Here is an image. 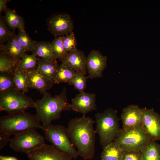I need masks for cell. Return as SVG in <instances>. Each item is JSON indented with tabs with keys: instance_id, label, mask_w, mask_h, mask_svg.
I'll use <instances>...</instances> for the list:
<instances>
[{
	"instance_id": "5b68a950",
	"label": "cell",
	"mask_w": 160,
	"mask_h": 160,
	"mask_svg": "<svg viewBox=\"0 0 160 160\" xmlns=\"http://www.w3.org/2000/svg\"><path fill=\"white\" fill-rule=\"evenodd\" d=\"M152 140L141 125L128 129H120L114 142L124 151L140 152Z\"/></svg>"
},
{
	"instance_id": "83f0119b",
	"label": "cell",
	"mask_w": 160,
	"mask_h": 160,
	"mask_svg": "<svg viewBox=\"0 0 160 160\" xmlns=\"http://www.w3.org/2000/svg\"><path fill=\"white\" fill-rule=\"evenodd\" d=\"M64 36L56 38L50 43L52 51L57 58L60 60L68 53L65 50L63 44Z\"/></svg>"
},
{
	"instance_id": "7a4b0ae2",
	"label": "cell",
	"mask_w": 160,
	"mask_h": 160,
	"mask_svg": "<svg viewBox=\"0 0 160 160\" xmlns=\"http://www.w3.org/2000/svg\"><path fill=\"white\" fill-rule=\"evenodd\" d=\"M35 103L36 115L42 124L51 123L53 120L60 118L62 111L71 109L65 87L60 94L54 96L47 92L43 94L41 99Z\"/></svg>"
},
{
	"instance_id": "d4e9b609",
	"label": "cell",
	"mask_w": 160,
	"mask_h": 160,
	"mask_svg": "<svg viewBox=\"0 0 160 160\" xmlns=\"http://www.w3.org/2000/svg\"><path fill=\"white\" fill-rule=\"evenodd\" d=\"M14 75L15 88L25 93L27 92L29 88L27 73L17 67L14 72Z\"/></svg>"
},
{
	"instance_id": "e0dca14e",
	"label": "cell",
	"mask_w": 160,
	"mask_h": 160,
	"mask_svg": "<svg viewBox=\"0 0 160 160\" xmlns=\"http://www.w3.org/2000/svg\"><path fill=\"white\" fill-rule=\"evenodd\" d=\"M0 51L9 55L18 62L26 52L18 42L17 35L14 31L6 44L0 45Z\"/></svg>"
},
{
	"instance_id": "cb8c5ba5",
	"label": "cell",
	"mask_w": 160,
	"mask_h": 160,
	"mask_svg": "<svg viewBox=\"0 0 160 160\" xmlns=\"http://www.w3.org/2000/svg\"><path fill=\"white\" fill-rule=\"evenodd\" d=\"M35 54L29 55L25 52L18 62L17 68L26 73L36 69L38 58Z\"/></svg>"
},
{
	"instance_id": "6da1fadb",
	"label": "cell",
	"mask_w": 160,
	"mask_h": 160,
	"mask_svg": "<svg viewBox=\"0 0 160 160\" xmlns=\"http://www.w3.org/2000/svg\"><path fill=\"white\" fill-rule=\"evenodd\" d=\"M96 123L85 115L71 119L67 128L70 140L79 156L84 160L91 159L95 152L96 132L93 125Z\"/></svg>"
},
{
	"instance_id": "4316f807",
	"label": "cell",
	"mask_w": 160,
	"mask_h": 160,
	"mask_svg": "<svg viewBox=\"0 0 160 160\" xmlns=\"http://www.w3.org/2000/svg\"><path fill=\"white\" fill-rule=\"evenodd\" d=\"M14 73L0 72V93L15 88Z\"/></svg>"
},
{
	"instance_id": "f1b7e54d",
	"label": "cell",
	"mask_w": 160,
	"mask_h": 160,
	"mask_svg": "<svg viewBox=\"0 0 160 160\" xmlns=\"http://www.w3.org/2000/svg\"><path fill=\"white\" fill-rule=\"evenodd\" d=\"M18 31L17 36L18 42L26 52H31L33 48L35 41L31 39L25 31L20 30H18Z\"/></svg>"
},
{
	"instance_id": "836d02e7",
	"label": "cell",
	"mask_w": 160,
	"mask_h": 160,
	"mask_svg": "<svg viewBox=\"0 0 160 160\" xmlns=\"http://www.w3.org/2000/svg\"><path fill=\"white\" fill-rule=\"evenodd\" d=\"M10 136L7 134L0 132V149H3L10 141Z\"/></svg>"
},
{
	"instance_id": "484cf974",
	"label": "cell",
	"mask_w": 160,
	"mask_h": 160,
	"mask_svg": "<svg viewBox=\"0 0 160 160\" xmlns=\"http://www.w3.org/2000/svg\"><path fill=\"white\" fill-rule=\"evenodd\" d=\"M18 62L7 53L0 51V72L14 73Z\"/></svg>"
},
{
	"instance_id": "2e32d148",
	"label": "cell",
	"mask_w": 160,
	"mask_h": 160,
	"mask_svg": "<svg viewBox=\"0 0 160 160\" xmlns=\"http://www.w3.org/2000/svg\"><path fill=\"white\" fill-rule=\"evenodd\" d=\"M27 73L29 88L38 90L41 94L47 92L55 84L36 69Z\"/></svg>"
},
{
	"instance_id": "8fae6325",
	"label": "cell",
	"mask_w": 160,
	"mask_h": 160,
	"mask_svg": "<svg viewBox=\"0 0 160 160\" xmlns=\"http://www.w3.org/2000/svg\"><path fill=\"white\" fill-rule=\"evenodd\" d=\"M143 114L142 125L152 140H160V115L153 108H141Z\"/></svg>"
},
{
	"instance_id": "4dcf8cb0",
	"label": "cell",
	"mask_w": 160,
	"mask_h": 160,
	"mask_svg": "<svg viewBox=\"0 0 160 160\" xmlns=\"http://www.w3.org/2000/svg\"><path fill=\"white\" fill-rule=\"evenodd\" d=\"M88 76L87 77L82 73L78 72L73 78L71 83L75 89L79 93L84 92L86 87V83Z\"/></svg>"
},
{
	"instance_id": "f546056e",
	"label": "cell",
	"mask_w": 160,
	"mask_h": 160,
	"mask_svg": "<svg viewBox=\"0 0 160 160\" xmlns=\"http://www.w3.org/2000/svg\"><path fill=\"white\" fill-rule=\"evenodd\" d=\"M14 31H11L8 27L5 20L4 17L0 18V45H3L8 41L12 36Z\"/></svg>"
},
{
	"instance_id": "d6a6232c",
	"label": "cell",
	"mask_w": 160,
	"mask_h": 160,
	"mask_svg": "<svg viewBox=\"0 0 160 160\" xmlns=\"http://www.w3.org/2000/svg\"><path fill=\"white\" fill-rule=\"evenodd\" d=\"M122 160H142L140 152L124 151Z\"/></svg>"
},
{
	"instance_id": "603a6c76",
	"label": "cell",
	"mask_w": 160,
	"mask_h": 160,
	"mask_svg": "<svg viewBox=\"0 0 160 160\" xmlns=\"http://www.w3.org/2000/svg\"><path fill=\"white\" fill-rule=\"evenodd\" d=\"M140 153L142 160H160V144L152 140Z\"/></svg>"
},
{
	"instance_id": "4fadbf2b",
	"label": "cell",
	"mask_w": 160,
	"mask_h": 160,
	"mask_svg": "<svg viewBox=\"0 0 160 160\" xmlns=\"http://www.w3.org/2000/svg\"><path fill=\"white\" fill-rule=\"evenodd\" d=\"M96 95L85 92L77 94L71 100V109L85 115L91 111L96 110Z\"/></svg>"
},
{
	"instance_id": "e575fe53",
	"label": "cell",
	"mask_w": 160,
	"mask_h": 160,
	"mask_svg": "<svg viewBox=\"0 0 160 160\" xmlns=\"http://www.w3.org/2000/svg\"><path fill=\"white\" fill-rule=\"evenodd\" d=\"M10 0H0V13L4 11L6 7L7 4Z\"/></svg>"
},
{
	"instance_id": "9a60e30c",
	"label": "cell",
	"mask_w": 160,
	"mask_h": 160,
	"mask_svg": "<svg viewBox=\"0 0 160 160\" xmlns=\"http://www.w3.org/2000/svg\"><path fill=\"white\" fill-rule=\"evenodd\" d=\"M87 58L84 53L76 49L69 52L60 60L72 69L87 74Z\"/></svg>"
},
{
	"instance_id": "30bf717a",
	"label": "cell",
	"mask_w": 160,
	"mask_h": 160,
	"mask_svg": "<svg viewBox=\"0 0 160 160\" xmlns=\"http://www.w3.org/2000/svg\"><path fill=\"white\" fill-rule=\"evenodd\" d=\"M27 155L30 160H71L73 159L52 145L45 144Z\"/></svg>"
},
{
	"instance_id": "3957f363",
	"label": "cell",
	"mask_w": 160,
	"mask_h": 160,
	"mask_svg": "<svg viewBox=\"0 0 160 160\" xmlns=\"http://www.w3.org/2000/svg\"><path fill=\"white\" fill-rule=\"evenodd\" d=\"M41 125L36 114H32L25 111L9 113L0 118V132L9 136L40 128Z\"/></svg>"
},
{
	"instance_id": "ba28073f",
	"label": "cell",
	"mask_w": 160,
	"mask_h": 160,
	"mask_svg": "<svg viewBox=\"0 0 160 160\" xmlns=\"http://www.w3.org/2000/svg\"><path fill=\"white\" fill-rule=\"evenodd\" d=\"M45 138L36 130H30L15 135L10 147L16 152L28 153L44 144Z\"/></svg>"
},
{
	"instance_id": "9c48e42d",
	"label": "cell",
	"mask_w": 160,
	"mask_h": 160,
	"mask_svg": "<svg viewBox=\"0 0 160 160\" xmlns=\"http://www.w3.org/2000/svg\"><path fill=\"white\" fill-rule=\"evenodd\" d=\"M47 28L56 38L64 36L73 32V21L70 16L67 13L54 15L47 20Z\"/></svg>"
},
{
	"instance_id": "7c38bea8",
	"label": "cell",
	"mask_w": 160,
	"mask_h": 160,
	"mask_svg": "<svg viewBox=\"0 0 160 160\" xmlns=\"http://www.w3.org/2000/svg\"><path fill=\"white\" fill-rule=\"evenodd\" d=\"M107 57L98 51L93 49L88 55L87 58V69L90 79L101 78L103 71L107 66Z\"/></svg>"
},
{
	"instance_id": "d6986e66",
	"label": "cell",
	"mask_w": 160,
	"mask_h": 160,
	"mask_svg": "<svg viewBox=\"0 0 160 160\" xmlns=\"http://www.w3.org/2000/svg\"><path fill=\"white\" fill-rule=\"evenodd\" d=\"M59 66L57 62H52L39 58L36 70L55 83V77Z\"/></svg>"
},
{
	"instance_id": "44dd1931",
	"label": "cell",
	"mask_w": 160,
	"mask_h": 160,
	"mask_svg": "<svg viewBox=\"0 0 160 160\" xmlns=\"http://www.w3.org/2000/svg\"><path fill=\"white\" fill-rule=\"evenodd\" d=\"M4 12L6 22L10 29L14 30L17 28L23 31L25 30V22L23 17L17 14L15 11L6 7Z\"/></svg>"
},
{
	"instance_id": "8992f818",
	"label": "cell",
	"mask_w": 160,
	"mask_h": 160,
	"mask_svg": "<svg viewBox=\"0 0 160 160\" xmlns=\"http://www.w3.org/2000/svg\"><path fill=\"white\" fill-rule=\"evenodd\" d=\"M40 129L44 132L45 138L57 149L74 159L79 156L70 140L67 128L50 123L41 125Z\"/></svg>"
},
{
	"instance_id": "277c9868",
	"label": "cell",
	"mask_w": 160,
	"mask_h": 160,
	"mask_svg": "<svg viewBox=\"0 0 160 160\" xmlns=\"http://www.w3.org/2000/svg\"><path fill=\"white\" fill-rule=\"evenodd\" d=\"M116 110L108 108L95 115V131L103 149L114 140L120 128Z\"/></svg>"
},
{
	"instance_id": "5bb4252c",
	"label": "cell",
	"mask_w": 160,
	"mask_h": 160,
	"mask_svg": "<svg viewBox=\"0 0 160 160\" xmlns=\"http://www.w3.org/2000/svg\"><path fill=\"white\" fill-rule=\"evenodd\" d=\"M122 128H131L142 125L143 114L138 105H131L124 108L121 115Z\"/></svg>"
},
{
	"instance_id": "8d00e7d4",
	"label": "cell",
	"mask_w": 160,
	"mask_h": 160,
	"mask_svg": "<svg viewBox=\"0 0 160 160\" xmlns=\"http://www.w3.org/2000/svg\"></svg>"
},
{
	"instance_id": "1f68e13d",
	"label": "cell",
	"mask_w": 160,
	"mask_h": 160,
	"mask_svg": "<svg viewBox=\"0 0 160 160\" xmlns=\"http://www.w3.org/2000/svg\"><path fill=\"white\" fill-rule=\"evenodd\" d=\"M63 44L65 50L68 53L77 49L76 38L73 32L64 36Z\"/></svg>"
},
{
	"instance_id": "ffe728a7",
	"label": "cell",
	"mask_w": 160,
	"mask_h": 160,
	"mask_svg": "<svg viewBox=\"0 0 160 160\" xmlns=\"http://www.w3.org/2000/svg\"><path fill=\"white\" fill-rule=\"evenodd\" d=\"M123 154L124 151L119 145L113 141L103 148L101 160H122Z\"/></svg>"
},
{
	"instance_id": "d590c367",
	"label": "cell",
	"mask_w": 160,
	"mask_h": 160,
	"mask_svg": "<svg viewBox=\"0 0 160 160\" xmlns=\"http://www.w3.org/2000/svg\"><path fill=\"white\" fill-rule=\"evenodd\" d=\"M0 160H19L16 157L11 156L0 155Z\"/></svg>"
},
{
	"instance_id": "7402d4cb",
	"label": "cell",
	"mask_w": 160,
	"mask_h": 160,
	"mask_svg": "<svg viewBox=\"0 0 160 160\" xmlns=\"http://www.w3.org/2000/svg\"><path fill=\"white\" fill-rule=\"evenodd\" d=\"M78 72L62 63L55 77V84L66 83L71 85L72 80Z\"/></svg>"
},
{
	"instance_id": "52a82bcc",
	"label": "cell",
	"mask_w": 160,
	"mask_h": 160,
	"mask_svg": "<svg viewBox=\"0 0 160 160\" xmlns=\"http://www.w3.org/2000/svg\"><path fill=\"white\" fill-rule=\"evenodd\" d=\"M35 108V103L25 93L15 89L0 93V111L8 113Z\"/></svg>"
},
{
	"instance_id": "ac0fdd59",
	"label": "cell",
	"mask_w": 160,
	"mask_h": 160,
	"mask_svg": "<svg viewBox=\"0 0 160 160\" xmlns=\"http://www.w3.org/2000/svg\"><path fill=\"white\" fill-rule=\"evenodd\" d=\"M40 58L52 62H57V57L53 54L50 43L46 41H35L33 48L31 51Z\"/></svg>"
}]
</instances>
